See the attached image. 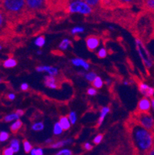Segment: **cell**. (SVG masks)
I'll use <instances>...</instances> for the list:
<instances>
[{"mask_svg":"<svg viewBox=\"0 0 154 155\" xmlns=\"http://www.w3.org/2000/svg\"><path fill=\"white\" fill-rule=\"evenodd\" d=\"M123 84L124 85H129V82H128V81H124L123 82Z\"/></svg>","mask_w":154,"mask_h":155,"instance_id":"46","label":"cell"},{"mask_svg":"<svg viewBox=\"0 0 154 155\" xmlns=\"http://www.w3.org/2000/svg\"><path fill=\"white\" fill-rule=\"evenodd\" d=\"M15 96L14 94H9L8 95V98L10 100V101H13V100L15 99Z\"/></svg>","mask_w":154,"mask_h":155,"instance_id":"41","label":"cell"},{"mask_svg":"<svg viewBox=\"0 0 154 155\" xmlns=\"http://www.w3.org/2000/svg\"><path fill=\"white\" fill-rule=\"evenodd\" d=\"M93 86L95 89L96 88L97 89L102 88V87H103V80L101 79V77H97V78H96V80L93 81Z\"/></svg>","mask_w":154,"mask_h":155,"instance_id":"22","label":"cell"},{"mask_svg":"<svg viewBox=\"0 0 154 155\" xmlns=\"http://www.w3.org/2000/svg\"><path fill=\"white\" fill-rule=\"evenodd\" d=\"M9 137V134L8 133L5 131L0 132V142H4L7 140Z\"/></svg>","mask_w":154,"mask_h":155,"instance_id":"30","label":"cell"},{"mask_svg":"<svg viewBox=\"0 0 154 155\" xmlns=\"http://www.w3.org/2000/svg\"><path fill=\"white\" fill-rule=\"evenodd\" d=\"M44 84L46 87L50 89H57L58 84L56 79L55 77H52V76H46L44 77Z\"/></svg>","mask_w":154,"mask_h":155,"instance_id":"11","label":"cell"},{"mask_svg":"<svg viewBox=\"0 0 154 155\" xmlns=\"http://www.w3.org/2000/svg\"><path fill=\"white\" fill-rule=\"evenodd\" d=\"M37 54L38 55H41V54H42V50H38V51H37Z\"/></svg>","mask_w":154,"mask_h":155,"instance_id":"48","label":"cell"},{"mask_svg":"<svg viewBox=\"0 0 154 155\" xmlns=\"http://www.w3.org/2000/svg\"><path fill=\"white\" fill-rule=\"evenodd\" d=\"M63 128L61 127V126H60V124H59V122L55 124L54 127H53V134H54L55 135H59L63 133Z\"/></svg>","mask_w":154,"mask_h":155,"instance_id":"25","label":"cell"},{"mask_svg":"<svg viewBox=\"0 0 154 155\" xmlns=\"http://www.w3.org/2000/svg\"><path fill=\"white\" fill-rule=\"evenodd\" d=\"M10 147L13 150V151L15 153H17V152L19 150V141L17 139H13V140L11 141L10 143Z\"/></svg>","mask_w":154,"mask_h":155,"instance_id":"24","label":"cell"},{"mask_svg":"<svg viewBox=\"0 0 154 155\" xmlns=\"http://www.w3.org/2000/svg\"><path fill=\"white\" fill-rule=\"evenodd\" d=\"M67 10L70 13L89 15L92 12L93 9L85 1H73L68 5Z\"/></svg>","mask_w":154,"mask_h":155,"instance_id":"4","label":"cell"},{"mask_svg":"<svg viewBox=\"0 0 154 155\" xmlns=\"http://www.w3.org/2000/svg\"><path fill=\"white\" fill-rule=\"evenodd\" d=\"M19 116L16 113H14V114H8L7 116H5L4 117V120L5 122H11L12 120H19Z\"/></svg>","mask_w":154,"mask_h":155,"instance_id":"20","label":"cell"},{"mask_svg":"<svg viewBox=\"0 0 154 155\" xmlns=\"http://www.w3.org/2000/svg\"><path fill=\"white\" fill-rule=\"evenodd\" d=\"M146 155H154V145H153V146H152V148H151L150 150H149V151H148V153H146Z\"/></svg>","mask_w":154,"mask_h":155,"instance_id":"40","label":"cell"},{"mask_svg":"<svg viewBox=\"0 0 154 155\" xmlns=\"http://www.w3.org/2000/svg\"><path fill=\"white\" fill-rule=\"evenodd\" d=\"M106 84H107V85H109V84H110V80H109V79H107V80H106Z\"/></svg>","mask_w":154,"mask_h":155,"instance_id":"47","label":"cell"},{"mask_svg":"<svg viewBox=\"0 0 154 155\" xmlns=\"http://www.w3.org/2000/svg\"><path fill=\"white\" fill-rule=\"evenodd\" d=\"M129 133L137 155H146L154 145V135L152 132L133 121L129 126Z\"/></svg>","mask_w":154,"mask_h":155,"instance_id":"1","label":"cell"},{"mask_svg":"<svg viewBox=\"0 0 154 155\" xmlns=\"http://www.w3.org/2000/svg\"><path fill=\"white\" fill-rule=\"evenodd\" d=\"M23 147L25 153H30L31 150H32V144L26 140H23Z\"/></svg>","mask_w":154,"mask_h":155,"instance_id":"26","label":"cell"},{"mask_svg":"<svg viewBox=\"0 0 154 155\" xmlns=\"http://www.w3.org/2000/svg\"><path fill=\"white\" fill-rule=\"evenodd\" d=\"M84 77L88 82L93 83V81L96 80V78H97L98 76L97 75V73H96L95 72H90V73H86L84 75Z\"/></svg>","mask_w":154,"mask_h":155,"instance_id":"19","label":"cell"},{"mask_svg":"<svg viewBox=\"0 0 154 155\" xmlns=\"http://www.w3.org/2000/svg\"><path fill=\"white\" fill-rule=\"evenodd\" d=\"M146 6L151 10H154V0H147L145 2Z\"/></svg>","mask_w":154,"mask_h":155,"instance_id":"35","label":"cell"},{"mask_svg":"<svg viewBox=\"0 0 154 155\" xmlns=\"http://www.w3.org/2000/svg\"><path fill=\"white\" fill-rule=\"evenodd\" d=\"M59 124H60L61 127L63 128V130H68L70 128V127H71V123H70L68 117H61L59 118Z\"/></svg>","mask_w":154,"mask_h":155,"instance_id":"14","label":"cell"},{"mask_svg":"<svg viewBox=\"0 0 154 155\" xmlns=\"http://www.w3.org/2000/svg\"><path fill=\"white\" fill-rule=\"evenodd\" d=\"M36 70L39 73H42V72H47L49 73V76L52 77H55L58 74L59 70L57 68L53 67H50V66H39L36 68Z\"/></svg>","mask_w":154,"mask_h":155,"instance_id":"10","label":"cell"},{"mask_svg":"<svg viewBox=\"0 0 154 155\" xmlns=\"http://www.w3.org/2000/svg\"><path fill=\"white\" fill-rule=\"evenodd\" d=\"M68 118L70 120L71 124H75L76 122V120H77V117H76V114L74 111H71V112L69 114V116Z\"/></svg>","mask_w":154,"mask_h":155,"instance_id":"28","label":"cell"},{"mask_svg":"<svg viewBox=\"0 0 154 155\" xmlns=\"http://www.w3.org/2000/svg\"><path fill=\"white\" fill-rule=\"evenodd\" d=\"M87 94H88L90 96L97 95V89H95L94 87H90V88H89L88 90H87Z\"/></svg>","mask_w":154,"mask_h":155,"instance_id":"37","label":"cell"},{"mask_svg":"<svg viewBox=\"0 0 154 155\" xmlns=\"http://www.w3.org/2000/svg\"><path fill=\"white\" fill-rule=\"evenodd\" d=\"M22 126V122L20 120H15V122H14L12 125L10 126V130L12 133H16L18 130L21 128V127Z\"/></svg>","mask_w":154,"mask_h":155,"instance_id":"17","label":"cell"},{"mask_svg":"<svg viewBox=\"0 0 154 155\" xmlns=\"http://www.w3.org/2000/svg\"><path fill=\"white\" fill-rule=\"evenodd\" d=\"M45 2L42 0H27L25 1V5L32 10H37L44 7Z\"/></svg>","mask_w":154,"mask_h":155,"instance_id":"9","label":"cell"},{"mask_svg":"<svg viewBox=\"0 0 154 155\" xmlns=\"http://www.w3.org/2000/svg\"><path fill=\"white\" fill-rule=\"evenodd\" d=\"M110 108L109 107H103L102 108L101 110H100V117H99L98 123H97V127H100L103 124L106 116L107 115V114L110 113Z\"/></svg>","mask_w":154,"mask_h":155,"instance_id":"13","label":"cell"},{"mask_svg":"<svg viewBox=\"0 0 154 155\" xmlns=\"http://www.w3.org/2000/svg\"><path fill=\"white\" fill-rule=\"evenodd\" d=\"M17 65L16 60L12 58H8L3 63V67L5 68H13Z\"/></svg>","mask_w":154,"mask_h":155,"instance_id":"18","label":"cell"},{"mask_svg":"<svg viewBox=\"0 0 154 155\" xmlns=\"http://www.w3.org/2000/svg\"><path fill=\"white\" fill-rule=\"evenodd\" d=\"M73 142L72 139H67V140H59V141L56 142V143H51L49 145V147L51 148H59V147H62L64 145L66 144H70Z\"/></svg>","mask_w":154,"mask_h":155,"instance_id":"15","label":"cell"},{"mask_svg":"<svg viewBox=\"0 0 154 155\" xmlns=\"http://www.w3.org/2000/svg\"><path fill=\"white\" fill-rule=\"evenodd\" d=\"M84 28L81 27V26H76V27H74L73 29H71V33L73 35L78 34V33H82V32H84Z\"/></svg>","mask_w":154,"mask_h":155,"instance_id":"29","label":"cell"},{"mask_svg":"<svg viewBox=\"0 0 154 155\" xmlns=\"http://www.w3.org/2000/svg\"><path fill=\"white\" fill-rule=\"evenodd\" d=\"M84 148L87 150H91L92 149H93V145L90 144V143H85Z\"/></svg>","mask_w":154,"mask_h":155,"instance_id":"38","label":"cell"},{"mask_svg":"<svg viewBox=\"0 0 154 155\" xmlns=\"http://www.w3.org/2000/svg\"><path fill=\"white\" fill-rule=\"evenodd\" d=\"M135 121L149 131H154V118L149 113H139L135 114Z\"/></svg>","mask_w":154,"mask_h":155,"instance_id":"3","label":"cell"},{"mask_svg":"<svg viewBox=\"0 0 154 155\" xmlns=\"http://www.w3.org/2000/svg\"><path fill=\"white\" fill-rule=\"evenodd\" d=\"M100 38L97 36H94V35L89 36L86 39V44H87V48L90 51H94L100 46Z\"/></svg>","mask_w":154,"mask_h":155,"instance_id":"8","label":"cell"},{"mask_svg":"<svg viewBox=\"0 0 154 155\" xmlns=\"http://www.w3.org/2000/svg\"><path fill=\"white\" fill-rule=\"evenodd\" d=\"M138 88L141 94L143 95L144 97L149 98V97H153L154 95V88L149 87L148 84L145 83L139 82L138 84Z\"/></svg>","mask_w":154,"mask_h":155,"instance_id":"7","label":"cell"},{"mask_svg":"<svg viewBox=\"0 0 154 155\" xmlns=\"http://www.w3.org/2000/svg\"><path fill=\"white\" fill-rule=\"evenodd\" d=\"M85 2H87L90 7H94L98 5V4L100 3V1H98V0H86Z\"/></svg>","mask_w":154,"mask_h":155,"instance_id":"34","label":"cell"},{"mask_svg":"<svg viewBox=\"0 0 154 155\" xmlns=\"http://www.w3.org/2000/svg\"><path fill=\"white\" fill-rule=\"evenodd\" d=\"M0 50H2V46H0Z\"/></svg>","mask_w":154,"mask_h":155,"instance_id":"49","label":"cell"},{"mask_svg":"<svg viewBox=\"0 0 154 155\" xmlns=\"http://www.w3.org/2000/svg\"><path fill=\"white\" fill-rule=\"evenodd\" d=\"M29 89V85L26 83H23L21 84V90L23 91H26Z\"/></svg>","mask_w":154,"mask_h":155,"instance_id":"39","label":"cell"},{"mask_svg":"<svg viewBox=\"0 0 154 155\" xmlns=\"http://www.w3.org/2000/svg\"><path fill=\"white\" fill-rule=\"evenodd\" d=\"M31 155H43V150L40 147L38 148H32L30 152Z\"/></svg>","mask_w":154,"mask_h":155,"instance_id":"31","label":"cell"},{"mask_svg":"<svg viewBox=\"0 0 154 155\" xmlns=\"http://www.w3.org/2000/svg\"><path fill=\"white\" fill-rule=\"evenodd\" d=\"M3 21H4L3 16H2V13L0 12V26H1L2 25V23H3Z\"/></svg>","mask_w":154,"mask_h":155,"instance_id":"43","label":"cell"},{"mask_svg":"<svg viewBox=\"0 0 154 155\" xmlns=\"http://www.w3.org/2000/svg\"><path fill=\"white\" fill-rule=\"evenodd\" d=\"M150 101H151V107H152V110L154 111V98H152Z\"/></svg>","mask_w":154,"mask_h":155,"instance_id":"44","label":"cell"},{"mask_svg":"<svg viewBox=\"0 0 154 155\" xmlns=\"http://www.w3.org/2000/svg\"><path fill=\"white\" fill-rule=\"evenodd\" d=\"M56 155H73V151L69 149H63V150H59Z\"/></svg>","mask_w":154,"mask_h":155,"instance_id":"33","label":"cell"},{"mask_svg":"<svg viewBox=\"0 0 154 155\" xmlns=\"http://www.w3.org/2000/svg\"><path fill=\"white\" fill-rule=\"evenodd\" d=\"M103 135L102 134H100L97 135V136L94 137L93 142L95 143V144H99V143H101V141L103 140Z\"/></svg>","mask_w":154,"mask_h":155,"instance_id":"32","label":"cell"},{"mask_svg":"<svg viewBox=\"0 0 154 155\" xmlns=\"http://www.w3.org/2000/svg\"><path fill=\"white\" fill-rule=\"evenodd\" d=\"M53 141V139H51V138H49V139H47V140H46V143H51Z\"/></svg>","mask_w":154,"mask_h":155,"instance_id":"45","label":"cell"},{"mask_svg":"<svg viewBox=\"0 0 154 155\" xmlns=\"http://www.w3.org/2000/svg\"><path fill=\"white\" fill-rule=\"evenodd\" d=\"M97 55L99 58H100V59L105 58V57H106V56H107V50H106L104 47L101 48V49H100V50H99V51L97 52Z\"/></svg>","mask_w":154,"mask_h":155,"instance_id":"27","label":"cell"},{"mask_svg":"<svg viewBox=\"0 0 154 155\" xmlns=\"http://www.w3.org/2000/svg\"><path fill=\"white\" fill-rule=\"evenodd\" d=\"M15 152L13 151L10 147H7V148L4 149L3 151H2V155H13Z\"/></svg>","mask_w":154,"mask_h":155,"instance_id":"36","label":"cell"},{"mask_svg":"<svg viewBox=\"0 0 154 155\" xmlns=\"http://www.w3.org/2000/svg\"><path fill=\"white\" fill-rule=\"evenodd\" d=\"M25 5V1L23 0H7L3 2V6L9 12L16 13L21 12Z\"/></svg>","mask_w":154,"mask_h":155,"instance_id":"5","label":"cell"},{"mask_svg":"<svg viewBox=\"0 0 154 155\" xmlns=\"http://www.w3.org/2000/svg\"><path fill=\"white\" fill-rule=\"evenodd\" d=\"M72 64L74 65L75 67H83L85 70H88L90 69V64L88 62L83 60L81 58H74L71 60Z\"/></svg>","mask_w":154,"mask_h":155,"instance_id":"12","label":"cell"},{"mask_svg":"<svg viewBox=\"0 0 154 155\" xmlns=\"http://www.w3.org/2000/svg\"><path fill=\"white\" fill-rule=\"evenodd\" d=\"M1 81H2V79L0 78V82H1Z\"/></svg>","mask_w":154,"mask_h":155,"instance_id":"50","label":"cell"},{"mask_svg":"<svg viewBox=\"0 0 154 155\" xmlns=\"http://www.w3.org/2000/svg\"><path fill=\"white\" fill-rule=\"evenodd\" d=\"M46 43V38L44 36H40L37 37L35 40V44L38 47H42Z\"/></svg>","mask_w":154,"mask_h":155,"instance_id":"21","label":"cell"},{"mask_svg":"<svg viewBox=\"0 0 154 155\" xmlns=\"http://www.w3.org/2000/svg\"><path fill=\"white\" fill-rule=\"evenodd\" d=\"M72 45L73 44H72L71 40H70L69 39H64L62 40L61 43H59V50H66L69 48V46H72Z\"/></svg>","mask_w":154,"mask_h":155,"instance_id":"16","label":"cell"},{"mask_svg":"<svg viewBox=\"0 0 154 155\" xmlns=\"http://www.w3.org/2000/svg\"><path fill=\"white\" fill-rule=\"evenodd\" d=\"M44 129V124L43 122H36L32 125V130L35 131H41Z\"/></svg>","mask_w":154,"mask_h":155,"instance_id":"23","label":"cell"},{"mask_svg":"<svg viewBox=\"0 0 154 155\" xmlns=\"http://www.w3.org/2000/svg\"><path fill=\"white\" fill-rule=\"evenodd\" d=\"M16 113L17 114H18V115H19V117H21V116H22V115H23L24 114V111L22 110H16Z\"/></svg>","mask_w":154,"mask_h":155,"instance_id":"42","label":"cell"},{"mask_svg":"<svg viewBox=\"0 0 154 155\" xmlns=\"http://www.w3.org/2000/svg\"><path fill=\"white\" fill-rule=\"evenodd\" d=\"M151 109V101L149 98L143 97L139 101L137 104V112L149 113Z\"/></svg>","mask_w":154,"mask_h":155,"instance_id":"6","label":"cell"},{"mask_svg":"<svg viewBox=\"0 0 154 155\" xmlns=\"http://www.w3.org/2000/svg\"><path fill=\"white\" fill-rule=\"evenodd\" d=\"M135 43L136 50H137L138 53H139V56H140V58L142 60L144 66L146 68H150V67H152V65H153V60H152V57L150 56V53L148 51L146 47H145L143 42L139 39H136Z\"/></svg>","mask_w":154,"mask_h":155,"instance_id":"2","label":"cell"}]
</instances>
